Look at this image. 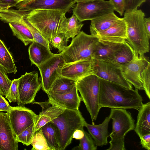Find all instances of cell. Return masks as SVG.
Segmentation results:
<instances>
[{
    "mask_svg": "<svg viewBox=\"0 0 150 150\" xmlns=\"http://www.w3.org/2000/svg\"><path fill=\"white\" fill-rule=\"evenodd\" d=\"M142 100L138 89L128 88L100 78L98 103L100 108L138 110Z\"/></svg>",
    "mask_w": 150,
    "mask_h": 150,
    "instance_id": "1",
    "label": "cell"
},
{
    "mask_svg": "<svg viewBox=\"0 0 150 150\" xmlns=\"http://www.w3.org/2000/svg\"><path fill=\"white\" fill-rule=\"evenodd\" d=\"M122 18L126 24V40L134 50L135 55H143L149 50V36L144 26V13L137 9L125 11Z\"/></svg>",
    "mask_w": 150,
    "mask_h": 150,
    "instance_id": "2",
    "label": "cell"
},
{
    "mask_svg": "<svg viewBox=\"0 0 150 150\" xmlns=\"http://www.w3.org/2000/svg\"><path fill=\"white\" fill-rule=\"evenodd\" d=\"M66 13L59 10L37 9L27 11L25 17L50 43L52 38L63 33Z\"/></svg>",
    "mask_w": 150,
    "mask_h": 150,
    "instance_id": "3",
    "label": "cell"
},
{
    "mask_svg": "<svg viewBox=\"0 0 150 150\" xmlns=\"http://www.w3.org/2000/svg\"><path fill=\"white\" fill-rule=\"evenodd\" d=\"M99 39L83 31L72 39L70 45L60 53L65 64L92 58Z\"/></svg>",
    "mask_w": 150,
    "mask_h": 150,
    "instance_id": "4",
    "label": "cell"
},
{
    "mask_svg": "<svg viewBox=\"0 0 150 150\" xmlns=\"http://www.w3.org/2000/svg\"><path fill=\"white\" fill-rule=\"evenodd\" d=\"M112 120V129L109 134L110 146L107 150H125L124 137L135 128V120L129 112L126 109L111 108L109 115Z\"/></svg>",
    "mask_w": 150,
    "mask_h": 150,
    "instance_id": "5",
    "label": "cell"
},
{
    "mask_svg": "<svg viewBox=\"0 0 150 150\" xmlns=\"http://www.w3.org/2000/svg\"><path fill=\"white\" fill-rule=\"evenodd\" d=\"M57 128L59 134V150H64L71 143L74 132L83 129L86 122L79 110L65 109L57 118L51 121Z\"/></svg>",
    "mask_w": 150,
    "mask_h": 150,
    "instance_id": "6",
    "label": "cell"
},
{
    "mask_svg": "<svg viewBox=\"0 0 150 150\" xmlns=\"http://www.w3.org/2000/svg\"><path fill=\"white\" fill-rule=\"evenodd\" d=\"M76 86L93 122L100 109L98 103L100 78L95 74L87 76L78 80Z\"/></svg>",
    "mask_w": 150,
    "mask_h": 150,
    "instance_id": "7",
    "label": "cell"
},
{
    "mask_svg": "<svg viewBox=\"0 0 150 150\" xmlns=\"http://www.w3.org/2000/svg\"><path fill=\"white\" fill-rule=\"evenodd\" d=\"M73 9V14L79 21L90 20L104 15L114 12V7L109 1L93 0L86 2H77Z\"/></svg>",
    "mask_w": 150,
    "mask_h": 150,
    "instance_id": "8",
    "label": "cell"
},
{
    "mask_svg": "<svg viewBox=\"0 0 150 150\" xmlns=\"http://www.w3.org/2000/svg\"><path fill=\"white\" fill-rule=\"evenodd\" d=\"M65 64L60 53L55 54L38 67L41 76V88L46 93L54 81L61 76L62 69Z\"/></svg>",
    "mask_w": 150,
    "mask_h": 150,
    "instance_id": "9",
    "label": "cell"
},
{
    "mask_svg": "<svg viewBox=\"0 0 150 150\" xmlns=\"http://www.w3.org/2000/svg\"><path fill=\"white\" fill-rule=\"evenodd\" d=\"M18 79L19 102L18 105L33 103L37 93L41 88V82L38 79V72L35 71L26 72Z\"/></svg>",
    "mask_w": 150,
    "mask_h": 150,
    "instance_id": "10",
    "label": "cell"
},
{
    "mask_svg": "<svg viewBox=\"0 0 150 150\" xmlns=\"http://www.w3.org/2000/svg\"><path fill=\"white\" fill-rule=\"evenodd\" d=\"M149 63V59L144 55H135L131 61L120 66V68L124 77L128 82L135 89L144 90L141 74Z\"/></svg>",
    "mask_w": 150,
    "mask_h": 150,
    "instance_id": "11",
    "label": "cell"
},
{
    "mask_svg": "<svg viewBox=\"0 0 150 150\" xmlns=\"http://www.w3.org/2000/svg\"><path fill=\"white\" fill-rule=\"evenodd\" d=\"M26 11L23 9L10 8L3 10L0 11V20L6 23H18L25 25L30 31L34 41L42 44L51 51L48 41L26 19L25 15Z\"/></svg>",
    "mask_w": 150,
    "mask_h": 150,
    "instance_id": "12",
    "label": "cell"
},
{
    "mask_svg": "<svg viewBox=\"0 0 150 150\" xmlns=\"http://www.w3.org/2000/svg\"><path fill=\"white\" fill-rule=\"evenodd\" d=\"M8 113L12 127L16 136L35 123L37 115L32 110L21 106H11Z\"/></svg>",
    "mask_w": 150,
    "mask_h": 150,
    "instance_id": "13",
    "label": "cell"
},
{
    "mask_svg": "<svg viewBox=\"0 0 150 150\" xmlns=\"http://www.w3.org/2000/svg\"><path fill=\"white\" fill-rule=\"evenodd\" d=\"M95 75L100 79L132 89V85L124 77L120 67L105 61H97Z\"/></svg>",
    "mask_w": 150,
    "mask_h": 150,
    "instance_id": "14",
    "label": "cell"
},
{
    "mask_svg": "<svg viewBox=\"0 0 150 150\" xmlns=\"http://www.w3.org/2000/svg\"><path fill=\"white\" fill-rule=\"evenodd\" d=\"M97 61L92 59L65 64L61 76L77 81L88 75L95 74Z\"/></svg>",
    "mask_w": 150,
    "mask_h": 150,
    "instance_id": "15",
    "label": "cell"
},
{
    "mask_svg": "<svg viewBox=\"0 0 150 150\" xmlns=\"http://www.w3.org/2000/svg\"><path fill=\"white\" fill-rule=\"evenodd\" d=\"M16 138L8 112L0 111V150H18V142Z\"/></svg>",
    "mask_w": 150,
    "mask_h": 150,
    "instance_id": "16",
    "label": "cell"
},
{
    "mask_svg": "<svg viewBox=\"0 0 150 150\" xmlns=\"http://www.w3.org/2000/svg\"><path fill=\"white\" fill-rule=\"evenodd\" d=\"M33 103L40 105L42 110L37 115L35 122V132L48 122L57 117L65 109L49 99L44 102Z\"/></svg>",
    "mask_w": 150,
    "mask_h": 150,
    "instance_id": "17",
    "label": "cell"
},
{
    "mask_svg": "<svg viewBox=\"0 0 150 150\" xmlns=\"http://www.w3.org/2000/svg\"><path fill=\"white\" fill-rule=\"evenodd\" d=\"M76 3L75 0H32L20 9L28 11L37 9L55 10L66 13Z\"/></svg>",
    "mask_w": 150,
    "mask_h": 150,
    "instance_id": "18",
    "label": "cell"
},
{
    "mask_svg": "<svg viewBox=\"0 0 150 150\" xmlns=\"http://www.w3.org/2000/svg\"><path fill=\"white\" fill-rule=\"evenodd\" d=\"M103 42L121 43L127 38L126 23L122 18L106 30L98 33L94 35Z\"/></svg>",
    "mask_w": 150,
    "mask_h": 150,
    "instance_id": "19",
    "label": "cell"
},
{
    "mask_svg": "<svg viewBox=\"0 0 150 150\" xmlns=\"http://www.w3.org/2000/svg\"><path fill=\"white\" fill-rule=\"evenodd\" d=\"M76 86L70 92L62 94L49 91L47 93L49 99L65 109L79 110L81 100Z\"/></svg>",
    "mask_w": 150,
    "mask_h": 150,
    "instance_id": "20",
    "label": "cell"
},
{
    "mask_svg": "<svg viewBox=\"0 0 150 150\" xmlns=\"http://www.w3.org/2000/svg\"><path fill=\"white\" fill-rule=\"evenodd\" d=\"M110 119L109 116L100 124L91 125L86 122L85 123L84 127L87 128L97 146H103L107 144V139L109 136L108 131V125Z\"/></svg>",
    "mask_w": 150,
    "mask_h": 150,
    "instance_id": "21",
    "label": "cell"
},
{
    "mask_svg": "<svg viewBox=\"0 0 150 150\" xmlns=\"http://www.w3.org/2000/svg\"><path fill=\"white\" fill-rule=\"evenodd\" d=\"M135 55L134 50L126 40L120 44L113 55L105 61L120 67L131 61Z\"/></svg>",
    "mask_w": 150,
    "mask_h": 150,
    "instance_id": "22",
    "label": "cell"
},
{
    "mask_svg": "<svg viewBox=\"0 0 150 150\" xmlns=\"http://www.w3.org/2000/svg\"><path fill=\"white\" fill-rule=\"evenodd\" d=\"M28 52L31 64L37 67L55 54L43 45L35 41L31 43Z\"/></svg>",
    "mask_w": 150,
    "mask_h": 150,
    "instance_id": "23",
    "label": "cell"
},
{
    "mask_svg": "<svg viewBox=\"0 0 150 150\" xmlns=\"http://www.w3.org/2000/svg\"><path fill=\"white\" fill-rule=\"evenodd\" d=\"M135 131L139 137L150 134V102L142 104L138 109Z\"/></svg>",
    "mask_w": 150,
    "mask_h": 150,
    "instance_id": "24",
    "label": "cell"
},
{
    "mask_svg": "<svg viewBox=\"0 0 150 150\" xmlns=\"http://www.w3.org/2000/svg\"><path fill=\"white\" fill-rule=\"evenodd\" d=\"M120 18L114 12L107 14L91 20L90 27L91 35L104 31L117 22Z\"/></svg>",
    "mask_w": 150,
    "mask_h": 150,
    "instance_id": "25",
    "label": "cell"
},
{
    "mask_svg": "<svg viewBox=\"0 0 150 150\" xmlns=\"http://www.w3.org/2000/svg\"><path fill=\"white\" fill-rule=\"evenodd\" d=\"M121 43H105L99 40L92 58L96 61H105L114 54Z\"/></svg>",
    "mask_w": 150,
    "mask_h": 150,
    "instance_id": "26",
    "label": "cell"
},
{
    "mask_svg": "<svg viewBox=\"0 0 150 150\" xmlns=\"http://www.w3.org/2000/svg\"><path fill=\"white\" fill-rule=\"evenodd\" d=\"M40 129L52 150H59V134L58 129L56 125L50 122Z\"/></svg>",
    "mask_w": 150,
    "mask_h": 150,
    "instance_id": "27",
    "label": "cell"
},
{
    "mask_svg": "<svg viewBox=\"0 0 150 150\" xmlns=\"http://www.w3.org/2000/svg\"><path fill=\"white\" fill-rule=\"evenodd\" d=\"M0 65L8 74H15L17 71L12 55L0 39Z\"/></svg>",
    "mask_w": 150,
    "mask_h": 150,
    "instance_id": "28",
    "label": "cell"
},
{
    "mask_svg": "<svg viewBox=\"0 0 150 150\" xmlns=\"http://www.w3.org/2000/svg\"><path fill=\"white\" fill-rule=\"evenodd\" d=\"M8 24L13 35L22 41L25 46L34 41L30 31L25 25L15 23H10Z\"/></svg>",
    "mask_w": 150,
    "mask_h": 150,
    "instance_id": "29",
    "label": "cell"
},
{
    "mask_svg": "<svg viewBox=\"0 0 150 150\" xmlns=\"http://www.w3.org/2000/svg\"><path fill=\"white\" fill-rule=\"evenodd\" d=\"M77 81L60 76L54 81L50 90L57 94L66 93L70 91L76 86Z\"/></svg>",
    "mask_w": 150,
    "mask_h": 150,
    "instance_id": "30",
    "label": "cell"
},
{
    "mask_svg": "<svg viewBox=\"0 0 150 150\" xmlns=\"http://www.w3.org/2000/svg\"><path fill=\"white\" fill-rule=\"evenodd\" d=\"M83 25L73 14L69 18H67L63 33L68 39L71 38L73 39L80 32Z\"/></svg>",
    "mask_w": 150,
    "mask_h": 150,
    "instance_id": "31",
    "label": "cell"
},
{
    "mask_svg": "<svg viewBox=\"0 0 150 150\" xmlns=\"http://www.w3.org/2000/svg\"><path fill=\"white\" fill-rule=\"evenodd\" d=\"M30 144L32 150H52L40 129L35 132Z\"/></svg>",
    "mask_w": 150,
    "mask_h": 150,
    "instance_id": "32",
    "label": "cell"
},
{
    "mask_svg": "<svg viewBox=\"0 0 150 150\" xmlns=\"http://www.w3.org/2000/svg\"><path fill=\"white\" fill-rule=\"evenodd\" d=\"M35 123L33 124L16 136V140L27 146L30 145L35 132Z\"/></svg>",
    "mask_w": 150,
    "mask_h": 150,
    "instance_id": "33",
    "label": "cell"
},
{
    "mask_svg": "<svg viewBox=\"0 0 150 150\" xmlns=\"http://www.w3.org/2000/svg\"><path fill=\"white\" fill-rule=\"evenodd\" d=\"M4 69L0 65V94L6 96L11 85L12 81L8 78Z\"/></svg>",
    "mask_w": 150,
    "mask_h": 150,
    "instance_id": "34",
    "label": "cell"
},
{
    "mask_svg": "<svg viewBox=\"0 0 150 150\" xmlns=\"http://www.w3.org/2000/svg\"><path fill=\"white\" fill-rule=\"evenodd\" d=\"M84 135L82 139H79V144L76 148L73 149L81 150H96L97 146L90 134L84 130Z\"/></svg>",
    "mask_w": 150,
    "mask_h": 150,
    "instance_id": "35",
    "label": "cell"
},
{
    "mask_svg": "<svg viewBox=\"0 0 150 150\" xmlns=\"http://www.w3.org/2000/svg\"><path fill=\"white\" fill-rule=\"evenodd\" d=\"M68 39L63 33H58L51 40L50 44L52 47L57 49L59 52H63L67 47Z\"/></svg>",
    "mask_w": 150,
    "mask_h": 150,
    "instance_id": "36",
    "label": "cell"
},
{
    "mask_svg": "<svg viewBox=\"0 0 150 150\" xmlns=\"http://www.w3.org/2000/svg\"><path fill=\"white\" fill-rule=\"evenodd\" d=\"M141 79L144 90L149 99L150 98V63L145 67L141 74Z\"/></svg>",
    "mask_w": 150,
    "mask_h": 150,
    "instance_id": "37",
    "label": "cell"
},
{
    "mask_svg": "<svg viewBox=\"0 0 150 150\" xmlns=\"http://www.w3.org/2000/svg\"><path fill=\"white\" fill-rule=\"evenodd\" d=\"M18 79H15L12 81L9 91L5 98L10 103L17 102L18 105L19 104L18 96Z\"/></svg>",
    "mask_w": 150,
    "mask_h": 150,
    "instance_id": "38",
    "label": "cell"
},
{
    "mask_svg": "<svg viewBox=\"0 0 150 150\" xmlns=\"http://www.w3.org/2000/svg\"><path fill=\"white\" fill-rule=\"evenodd\" d=\"M125 11H129L137 9L146 0H124Z\"/></svg>",
    "mask_w": 150,
    "mask_h": 150,
    "instance_id": "39",
    "label": "cell"
},
{
    "mask_svg": "<svg viewBox=\"0 0 150 150\" xmlns=\"http://www.w3.org/2000/svg\"><path fill=\"white\" fill-rule=\"evenodd\" d=\"M110 2L113 6L115 11L122 16L125 11V3L124 0H110Z\"/></svg>",
    "mask_w": 150,
    "mask_h": 150,
    "instance_id": "40",
    "label": "cell"
},
{
    "mask_svg": "<svg viewBox=\"0 0 150 150\" xmlns=\"http://www.w3.org/2000/svg\"><path fill=\"white\" fill-rule=\"evenodd\" d=\"M11 107L8 102L0 94V111H4L8 112L11 110Z\"/></svg>",
    "mask_w": 150,
    "mask_h": 150,
    "instance_id": "41",
    "label": "cell"
},
{
    "mask_svg": "<svg viewBox=\"0 0 150 150\" xmlns=\"http://www.w3.org/2000/svg\"><path fill=\"white\" fill-rule=\"evenodd\" d=\"M140 144L142 147L148 150H150V134L139 137Z\"/></svg>",
    "mask_w": 150,
    "mask_h": 150,
    "instance_id": "42",
    "label": "cell"
},
{
    "mask_svg": "<svg viewBox=\"0 0 150 150\" xmlns=\"http://www.w3.org/2000/svg\"><path fill=\"white\" fill-rule=\"evenodd\" d=\"M84 130L83 129H76L73 133V138L79 140L83 138L84 135Z\"/></svg>",
    "mask_w": 150,
    "mask_h": 150,
    "instance_id": "43",
    "label": "cell"
},
{
    "mask_svg": "<svg viewBox=\"0 0 150 150\" xmlns=\"http://www.w3.org/2000/svg\"><path fill=\"white\" fill-rule=\"evenodd\" d=\"M32 0H15L16 3L14 7L20 9Z\"/></svg>",
    "mask_w": 150,
    "mask_h": 150,
    "instance_id": "44",
    "label": "cell"
},
{
    "mask_svg": "<svg viewBox=\"0 0 150 150\" xmlns=\"http://www.w3.org/2000/svg\"><path fill=\"white\" fill-rule=\"evenodd\" d=\"M144 23L146 32L148 35L150 37V18H144Z\"/></svg>",
    "mask_w": 150,
    "mask_h": 150,
    "instance_id": "45",
    "label": "cell"
},
{
    "mask_svg": "<svg viewBox=\"0 0 150 150\" xmlns=\"http://www.w3.org/2000/svg\"><path fill=\"white\" fill-rule=\"evenodd\" d=\"M16 3L15 0H0V3L8 4L11 7H14Z\"/></svg>",
    "mask_w": 150,
    "mask_h": 150,
    "instance_id": "46",
    "label": "cell"
},
{
    "mask_svg": "<svg viewBox=\"0 0 150 150\" xmlns=\"http://www.w3.org/2000/svg\"><path fill=\"white\" fill-rule=\"evenodd\" d=\"M11 8L10 5L8 4L0 3V11L8 9Z\"/></svg>",
    "mask_w": 150,
    "mask_h": 150,
    "instance_id": "47",
    "label": "cell"
},
{
    "mask_svg": "<svg viewBox=\"0 0 150 150\" xmlns=\"http://www.w3.org/2000/svg\"><path fill=\"white\" fill-rule=\"evenodd\" d=\"M76 2H88V1H92V0H75Z\"/></svg>",
    "mask_w": 150,
    "mask_h": 150,
    "instance_id": "48",
    "label": "cell"
}]
</instances>
